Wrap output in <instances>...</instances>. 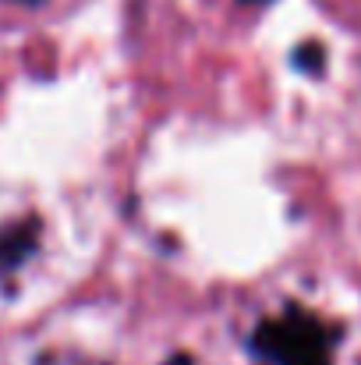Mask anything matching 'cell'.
Masks as SVG:
<instances>
[{
    "label": "cell",
    "mask_w": 361,
    "mask_h": 365,
    "mask_svg": "<svg viewBox=\"0 0 361 365\" xmlns=\"http://www.w3.org/2000/svg\"><path fill=\"white\" fill-rule=\"evenodd\" d=\"M337 334L305 309H287L273 319H262L251 348L273 365H333Z\"/></svg>",
    "instance_id": "1"
},
{
    "label": "cell",
    "mask_w": 361,
    "mask_h": 365,
    "mask_svg": "<svg viewBox=\"0 0 361 365\" xmlns=\"http://www.w3.org/2000/svg\"><path fill=\"white\" fill-rule=\"evenodd\" d=\"M36 224H14V227H7V231H0V269H11V266H18L28 252H32V245H36Z\"/></svg>",
    "instance_id": "2"
},
{
    "label": "cell",
    "mask_w": 361,
    "mask_h": 365,
    "mask_svg": "<svg viewBox=\"0 0 361 365\" xmlns=\"http://www.w3.org/2000/svg\"><path fill=\"white\" fill-rule=\"evenodd\" d=\"M298 64H308V68L315 71V68L323 64V53H319V46H315V43H308V50H301V53H298Z\"/></svg>",
    "instance_id": "3"
},
{
    "label": "cell",
    "mask_w": 361,
    "mask_h": 365,
    "mask_svg": "<svg viewBox=\"0 0 361 365\" xmlns=\"http://www.w3.org/2000/svg\"><path fill=\"white\" fill-rule=\"evenodd\" d=\"M241 4H269V0H241Z\"/></svg>",
    "instance_id": "4"
},
{
    "label": "cell",
    "mask_w": 361,
    "mask_h": 365,
    "mask_svg": "<svg viewBox=\"0 0 361 365\" xmlns=\"http://www.w3.org/2000/svg\"><path fill=\"white\" fill-rule=\"evenodd\" d=\"M18 4H39V0H18Z\"/></svg>",
    "instance_id": "5"
}]
</instances>
